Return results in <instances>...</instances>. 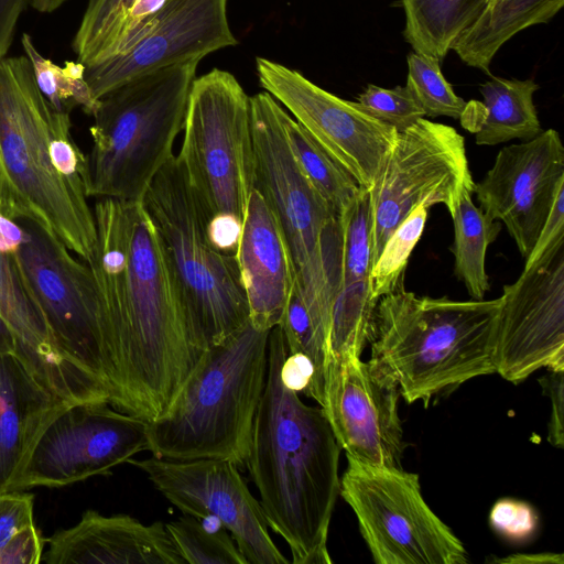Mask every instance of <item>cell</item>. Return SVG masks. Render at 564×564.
<instances>
[{"instance_id":"35","label":"cell","mask_w":564,"mask_h":564,"mask_svg":"<svg viewBox=\"0 0 564 564\" xmlns=\"http://www.w3.org/2000/svg\"><path fill=\"white\" fill-rule=\"evenodd\" d=\"M355 102L365 112L393 127L398 132L425 117L406 86L384 88L369 84Z\"/></svg>"},{"instance_id":"24","label":"cell","mask_w":564,"mask_h":564,"mask_svg":"<svg viewBox=\"0 0 564 564\" xmlns=\"http://www.w3.org/2000/svg\"><path fill=\"white\" fill-rule=\"evenodd\" d=\"M166 0H88L72 47L85 66L122 54L152 28Z\"/></svg>"},{"instance_id":"32","label":"cell","mask_w":564,"mask_h":564,"mask_svg":"<svg viewBox=\"0 0 564 564\" xmlns=\"http://www.w3.org/2000/svg\"><path fill=\"white\" fill-rule=\"evenodd\" d=\"M165 525L184 564H248L225 528L212 531L188 514Z\"/></svg>"},{"instance_id":"36","label":"cell","mask_w":564,"mask_h":564,"mask_svg":"<svg viewBox=\"0 0 564 564\" xmlns=\"http://www.w3.org/2000/svg\"><path fill=\"white\" fill-rule=\"evenodd\" d=\"M489 523L503 539L513 543H522L535 534L539 517L530 503L503 498L492 506Z\"/></svg>"},{"instance_id":"12","label":"cell","mask_w":564,"mask_h":564,"mask_svg":"<svg viewBox=\"0 0 564 564\" xmlns=\"http://www.w3.org/2000/svg\"><path fill=\"white\" fill-rule=\"evenodd\" d=\"M464 138L451 126L421 118L398 132L373 186L372 265L387 239L417 205H444L453 215L462 194L474 189Z\"/></svg>"},{"instance_id":"19","label":"cell","mask_w":564,"mask_h":564,"mask_svg":"<svg viewBox=\"0 0 564 564\" xmlns=\"http://www.w3.org/2000/svg\"><path fill=\"white\" fill-rule=\"evenodd\" d=\"M228 0H166L150 31L129 51L85 66V79L100 99L149 72L200 61L237 40L227 14Z\"/></svg>"},{"instance_id":"28","label":"cell","mask_w":564,"mask_h":564,"mask_svg":"<svg viewBox=\"0 0 564 564\" xmlns=\"http://www.w3.org/2000/svg\"><path fill=\"white\" fill-rule=\"evenodd\" d=\"M283 127L300 170L340 219L362 188L286 111L283 115Z\"/></svg>"},{"instance_id":"21","label":"cell","mask_w":564,"mask_h":564,"mask_svg":"<svg viewBox=\"0 0 564 564\" xmlns=\"http://www.w3.org/2000/svg\"><path fill=\"white\" fill-rule=\"evenodd\" d=\"M236 258L249 322L259 330H271L283 318L295 273L279 223L256 188L249 196Z\"/></svg>"},{"instance_id":"44","label":"cell","mask_w":564,"mask_h":564,"mask_svg":"<svg viewBox=\"0 0 564 564\" xmlns=\"http://www.w3.org/2000/svg\"><path fill=\"white\" fill-rule=\"evenodd\" d=\"M67 0H31V6L39 12L50 13L63 6Z\"/></svg>"},{"instance_id":"43","label":"cell","mask_w":564,"mask_h":564,"mask_svg":"<svg viewBox=\"0 0 564 564\" xmlns=\"http://www.w3.org/2000/svg\"><path fill=\"white\" fill-rule=\"evenodd\" d=\"M18 341L14 332L8 322L0 315V355L15 354Z\"/></svg>"},{"instance_id":"38","label":"cell","mask_w":564,"mask_h":564,"mask_svg":"<svg viewBox=\"0 0 564 564\" xmlns=\"http://www.w3.org/2000/svg\"><path fill=\"white\" fill-rule=\"evenodd\" d=\"M34 523L33 494L0 491V545L19 530Z\"/></svg>"},{"instance_id":"14","label":"cell","mask_w":564,"mask_h":564,"mask_svg":"<svg viewBox=\"0 0 564 564\" xmlns=\"http://www.w3.org/2000/svg\"><path fill=\"white\" fill-rule=\"evenodd\" d=\"M261 87L339 163L364 189L376 183L398 131L371 117L355 101L317 86L299 70L256 58Z\"/></svg>"},{"instance_id":"39","label":"cell","mask_w":564,"mask_h":564,"mask_svg":"<svg viewBox=\"0 0 564 564\" xmlns=\"http://www.w3.org/2000/svg\"><path fill=\"white\" fill-rule=\"evenodd\" d=\"M45 543L35 523L28 525L0 545V564L41 563Z\"/></svg>"},{"instance_id":"41","label":"cell","mask_w":564,"mask_h":564,"mask_svg":"<svg viewBox=\"0 0 564 564\" xmlns=\"http://www.w3.org/2000/svg\"><path fill=\"white\" fill-rule=\"evenodd\" d=\"M31 0H0V58L8 53L18 21Z\"/></svg>"},{"instance_id":"22","label":"cell","mask_w":564,"mask_h":564,"mask_svg":"<svg viewBox=\"0 0 564 564\" xmlns=\"http://www.w3.org/2000/svg\"><path fill=\"white\" fill-rule=\"evenodd\" d=\"M68 402L47 389L15 354L0 355V491L43 427Z\"/></svg>"},{"instance_id":"11","label":"cell","mask_w":564,"mask_h":564,"mask_svg":"<svg viewBox=\"0 0 564 564\" xmlns=\"http://www.w3.org/2000/svg\"><path fill=\"white\" fill-rule=\"evenodd\" d=\"M339 495L377 564H466L460 540L427 506L419 476L347 457Z\"/></svg>"},{"instance_id":"2","label":"cell","mask_w":564,"mask_h":564,"mask_svg":"<svg viewBox=\"0 0 564 564\" xmlns=\"http://www.w3.org/2000/svg\"><path fill=\"white\" fill-rule=\"evenodd\" d=\"M288 347L270 330L268 371L246 467L269 528L293 564H329L327 539L340 489V446L323 409L304 403L282 376Z\"/></svg>"},{"instance_id":"10","label":"cell","mask_w":564,"mask_h":564,"mask_svg":"<svg viewBox=\"0 0 564 564\" xmlns=\"http://www.w3.org/2000/svg\"><path fill=\"white\" fill-rule=\"evenodd\" d=\"M17 221L23 237L12 257L56 349L69 365L101 384L117 409L118 378L106 347L88 265L39 225Z\"/></svg>"},{"instance_id":"42","label":"cell","mask_w":564,"mask_h":564,"mask_svg":"<svg viewBox=\"0 0 564 564\" xmlns=\"http://www.w3.org/2000/svg\"><path fill=\"white\" fill-rule=\"evenodd\" d=\"M496 563L506 564H563L562 553L512 554L503 558H492Z\"/></svg>"},{"instance_id":"15","label":"cell","mask_w":564,"mask_h":564,"mask_svg":"<svg viewBox=\"0 0 564 564\" xmlns=\"http://www.w3.org/2000/svg\"><path fill=\"white\" fill-rule=\"evenodd\" d=\"M154 488L184 514L216 519L248 564H286L269 533L260 501L229 459H130Z\"/></svg>"},{"instance_id":"13","label":"cell","mask_w":564,"mask_h":564,"mask_svg":"<svg viewBox=\"0 0 564 564\" xmlns=\"http://www.w3.org/2000/svg\"><path fill=\"white\" fill-rule=\"evenodd\" d=\"M148 422L107 401L75 402L43 427L6 490L59 488L108 475L148 451Z\"/></svg>"},{"instance_id":"27","label":"cell","mask_w":564,"mask_h":564,"mask_svg":"<svg viewBox=\"0 0 564 564\" xmlns=\"http://www.w3.org/2000/svg\"><path fill=\"white\" fill-rule=\"evenodd\" d=\"M473 192L462 194L453 215L454 273L462 281L471 300H485L489 291L486 253L501 230L498 220L488 217L471 198Z\"/></svg>"},{"instance_id":"26","label":"cell","mask_w":564,"mask_h":564,"mask_svg":"<svg viewBox=\"0 0 564 564\" xmlns=\"http://www.w3.org/2000/svg\"><path fill=\"white\" fill-rule=\"evenodd\" d=\"M488 0H400L404 40L413 52L443 59Z\"/></svg>"},{"instance_id":"37","label":"cell","mask_w":564,"mask_h":564,"mask_svg":"<svg viewBox=\"0 0 564 564\" xmlns=\"http://www.w3.org/2000/svg\"><path fill=\"white\" fill-rule=\"evenodd\" d=\"M564 249V187L552 205L539 237L525 258L523 270H531L547 263Z\"/></svg>"},{"instance_id":"16","label":"cell","mask_w":564,"mask_h":564,"mask_svg":"<svg viewBox=\"0 0 564 564\" xmlns=\"http://www.w3.org/2000/svg\"><path fill=\"white\" fill-rule=\"evenodd\" d=\"M499 300L495 372L520 383L541 368L564 370V249L547 263L523 270Z\"/></svg>"},{"instance_id":"8","label":"cell","mask_w":564,"mask_h":564,"mask_svg":"<svg viewBox=\"0 0 564 564\" xmlns=\"http://www.w3.org/2000/svg\"><path fill=\"white\" fill-rule=\"evenodd\" d=\"M160 239L202 351L249 322V307L236 256L209 240L207 217L183 166L173 155L141 199Z\"/></svg>"},{"instance_id":"9","label":"cell","mask_w":564,"mask_h":564,"mask_svg":"<svg viewBox=\"0 0 564 564\" xmlns=\"http://www.w3.org/2000/svg\"><path fill=\"white\" fill-rule=\"evenodd\" d=\"M180 160L208 220L243 223L254 187L250 97L227 70L195 78L187 104Z\"/></svg>"},{"instance_id":"1","label":"cell","mask_w":564,"mask_h":564,"mask_svg":"<svg viewBox=\"0 0 564 564\" xmlns=\"http://www.w3.org/2000/svg\"><path fill=\"white\" fill-rule=\"evenodd\" d=\"M88 265L115 367L118 410L151 421L169 406L203 354L141 200L98 199Z\"/></svg>"},{"instance_id":"7","label":"cell","mask_w":564,"mask_h":564,"mask_svg":"<svg viewBox=\"0 0 564 564\" xmlns=\"http://www.w3.org/2000/svg\"><path fill=\"white\" fill-rule=\"evenodd\" d=\"M256 158L254 187L284 236L299 289L328 346L330 308L341 282L339 217L295 162L283 127L284 108L267 91L250 97Z\"/></svg>"},{"instance_id":"18","label":"cell","mask_w":564,"mask_h":564,"mask_svg":"<svg viewBox=\"0 0 564 564\" xmlns=\"http://www.w3.org/2000/svg\"><path fill=\"white\" fill-rule=\"evenodd\" d=\"M398 386L360 357L330 360L319 405L347 457L400 467L404 449Z\"/></svg>"},{"instance_id":"20","label":"cell","mask_w":564,"mask_h":564,"mask_svg":"<svg viewBox=\"0 0 564 564\" xmlns=\"http://www.w3.org/2000/svg\"><path fill=\"white\" fill-rule=\"evenodd\" d=\"M46 564H184L164 522L86 510L73 527L46 539Z\"/></svg>"},{"instance_id":"4","label":"cell","mask_w":564,"mask_h":564,"mask_svg":"<svg viewBox=\"0 0 564 564\" xmlns=\"http://www.w3.org/2000/svg\"><path fill=\"white\" fill-rule=\"evenodd\" d=\"M500 300L419 296L405 288L376 304L370 362L401 397L425 404L437 393L495 372Z\"/></svg>"},{"instance_id":"29","label":"cell","mask_w":564,"mask_h":564,"mask_svg":"<svg viewBox=\"0 0 564 564\" xmlns=\"http://www.w3.org/2000/svg\"><path fill=\"white\" fill-rule=\"evenodd\" d=\"M377 302L370 278L339 286L330 308L328 361L361 357L369 344Z\"/></svg>"},{"instance_id":"17","label":"cell","mask_w":564,"mask_h":564,"mask_svg":"<svg viewBox=\"0 0 564 564\" xmlns=\"http://www.w3.org/2000/svg\"><path fill=\"white\" fill-rule=\"evenodd\" d=\"M562 187L564 147L558 132L547 129L503 147L473 193L488 217L503 223L525 259Z\"/></svg>"},{"instance_id":"34","label":"cell","mask_w":564,"mask_h":564,"mask_svg":"<svg viewBox=\"0 0 564 564\" xmlns=\"http://www.w3.org/2000/svg\"><path fill=\"white\" fill-rule=\"evenodd\" d=\"M341 284L370 278L372 269V215L369 191L361 189L340 217Z\"/></svg>"},{"instance_id":"5","label":"cell","mask_w":564,"mask_h":564,"mask_svg":"<svg viewBox=\"0 0 564 564\" xmlns=\"http://www.w3.org/2000/svg\"><path fill=\"white\" fill-rule=\"evenodd\" d=\"M269 336L248 322L203 351L165 411L147 421L152 456L224 458L246 466L265 384Z\"/></svg>"},{"instance_id":"30","label":"cell","mask_w":564,"mask_h":564,"mask_svg":"<svg viewBox=\"0 0 564 564\" xmlns=\"http://www.w3.org/2000/svg\"><path fill=\"white\" fill-rule=\"evenodd\" d=\"M21 44L40 90L56 109L70 112L79 106L86 113L94 115L99 99L85 79L84 64L67 61L59 67L39 52L28 33L22 34Z\"/></svg>"},{"instance_id":"31","label":"cell","mask_w":564,"mask_h":564,"mask_svg":"<svg viewBox=\"0 0 564 564\" xmlns=\"http://www.w3.org/2000/svg\"><path fill=\"white\" fill-rule=\"evenodd\" d=\"M427 209L423 204L417 205L387 239L370 273L372 296L377 301L404 288L409 258L423 234Z\"/></svg>"},{"instance_id":"6","label":"cell","mask_w":564,"mask_h":564,"mask_svg":"<svg viewBox=\"0 0 564 564\" xmlns=\"http://www.w3.org/2000/svg\"><path fill=\"white\" fill-rule=\"evenodd\" d=\"M200 61L162 67L124 83L99 99L86 155L89 197L141 200L174 155Z\"/></svg>"},{"instance_id":"40","label":"cell","mask_w":564,"mask_h":564,"mask_svg":"<svg viewBox=\"0 0 564 564\" xmlns=\"http://www.w3.org/2000/svg\"><path fill=\"white\" fill-rule=\"evenodd\" d=\"M543 392L551 400V417L547 424V441L554 447H564V370H549L539 380Z\"/></svg>"},{"instance_id":"25","label":"cell","mask_w":564,"mask_h":564,"mask_svg":"<svg viewBox=\"0 0 564 564\" xmlns=\"http://www.w3.org/2000/svg\"><path fill=\"white\" fill-rule=\"evenodd\" d=\"M564 0H488L453 51L468 66L490 75L498 51L519 32L550 22Z\"/></svg>"},{"instance_id":"33","label":"cell","mask_w":564,"mask_h":564,"mask_svg":"<svg viewBox=\"0 0 564 564\" xmlns=\"http://www.w3.org/2000/svg\"><path fill=\"white\" fill-rule=\"evenodd\" d=\"M406 87L423 109L425 117L459 119L466 101L455 94L441 69V59L412 52L406 56Z\"/></svg>"},{"instance_id":"23","label":"cell","mask_w":564,"mask_h":564,"mask_svg":"<svg viewBox=\"0 0 564 564\" xmlns=\"http://www.w3.org/2000/svg\"><path fill=\"white\" fill-rule=\"evenodd\" d=\"M479 90L482 100L466 102L459 117L478 145L527 141L543 131L533 101L539 85L533 79L494 76Z\"/></svg>"},{"instance_id":"3","label":"cell","mask_w":564,"mask_h":564,"mask_svg":"<svg viewBox=\"0 0 564 564\" xmlns=\"http://www.w3.org/2000/svg\"><path fill=\"white\" fill-rule=\"evenodd\" d=\"M88 197L69 112L42 94L26 56L0 58V214L39 225L86 260L96 240Z\"/></svg>"}]
</instances>
